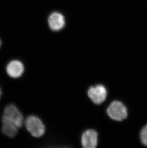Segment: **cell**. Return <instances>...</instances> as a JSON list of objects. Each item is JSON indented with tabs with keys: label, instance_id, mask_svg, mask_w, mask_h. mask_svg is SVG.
<instances>
[{
	"label": "cell",
	"instance_id": "cell-6",
	"mask_svg": "<svg viewBox=\"0 0 147 148\" xmlns=\"http://www.w3.org/2000/svg\"><path fill=\"white\" fill-rule=\"evenodd\" d=\"M98 134L94 130H88L82 134L81 144L85 148H95L97 146Z\"/></svg>",
	"mask_w": 147,
	"mask_h": 148
},
{
	"label": "cell",
	"instance_id": "cell-7",
	"mask_svg": "<svg viewBox=\"0 0 147 148\" xmlns=\"http://www.w3.org/2000/svg\"><path fill=\"white\" fill-rule=\"evenodd\" d=\"M49 26L53 31H59L65 25V19L60 13L54 12L51 14L48 18Z\"/></svg>",
	"mask_w": 147,
	"mask_h": 148
},
{
	"label": "cell",
	"instance_id": "cell-1",
	"mask_svg": "<svg viewBox=\"0 0 147 148\" xmlns=\"http://www.w3.org/2000/svg\"><path fill=\"white\" fill-rule=\"evenodd\" d=\"M2 119L12 123L18 129L21 128L24 122V116L16 106L12 103L4 108Z\"/></svg>",
	"mask_w": 147,
	"mask_h": 148
},
{
	"label": "cell",
	"instance_id": "cell-10",
	"mask_svg": "<svg viewBox=\"0 0 147 148\" xmlns=\"http://www.w3.org/2000/svg\"><path fill=\"white\" fill-rule=\"evenodd\" d=\"M1 95H2V91H1V88L0 87V98L1 97Z\"/></svg>",
	"mask_w": 147,
	"mask_h": 148
},
{
	"label": "cell",
	"instance_id": "cell-5",
	"mask_svg": "<svg viewBox=\"0 0 147 148\" xmlns=\"http://www.w3.org/2000/svg\"><path fill=\"white\" fill-rule=\"evenodd\" d=\"M6 71L7 74L10 77L12 78H18L24 73V67L21 61L14 60L10 61L8 63Z\"/></svg>",
	"mask_w": 147,
	"mask_h": 148
},
{
	"label": "cell",
	"instance_id": "cell-3",
	"mask_svg": "<svg viewBox=\"0 0 147 148\" xmlns=\"http://www.w3.org/2000/svg\"><path fill=\"white\" fill-rule=\"evenodd\" d=\"M25 126L27 130L32 136L35 138L42 137L45 132V126L42 120L36 116H29L25 120Z\"/></svg>",
	"mask_w": 147,
	"mask_h": 148
},
{
	"label": "cell",
	"instance_id": "cell-8",
	"mask_svg": "<svg viewBox=\"0 0 147 148\" xmlns=\"http://www.w3.org/2000/svg\"><path fill=\"white\" fill-rule=\"evenodd\" d=\"M2 120L1 131L3 134L7 137L13 138L18 133V128L14 125L4 119Z\"/></svg>",
	"mask_w": 147,
	"mask_h": 148
},
{
	"label": "cell",
	"instance_id": "cell-4",
	"mask_svg": "<svg viewBox=\"0 0 147 148\" xmlns=\"http://www.w3.org/2000/svg\"><path fill=\"white\" fill-rule=\"evenodd\" d=\"M88 95L90 100L96 105H100L105 100L107 90L102 84L90 87L88 91Z\"/></svg>",
	"mask_w": 147,
	"mask_h": 148
},
{
	"label": "cell",
	"instance_id": "cell-9",
	"mask_svg": "<svg viewBox=\"0 0 147 148\" xmlns=\"http://www.w3.org/2000/svg\"><path fill=\"white\" fill-rule=\"evenodd\" d=\"M140 136L142 144L147 147V124L140 131Z\"/></svg>",
	"mask_w": 147,
	"mask_h": 148
},
{
	"label": "cell",
	"instance_id": "cell-11",
	"mask_svg": "<svg viewBox=\"0 0 147 148\" xmlns=\"http://www.w3.org/2000/svg\"><path fill=\"white\" fill-rule=\"evenodd\" d=\"M1 39H0V48H1Z\"/></svg>",
	"mask_w": 147,
	"mask_h": 148
},
{
	"label": "cell",
	"instance_id": "cell-2",
	"mask_svg": "<svg viewBox=\"0 0 147 148\" xmlns=\"http://www.w3.org/2000/svg\"><path fill=\"white\" fill-rule=\"evenodd\" d=\"M108 116L113 120L121 121L128 116V109L123 103L119 101L111 102L107 110Z\"/></svg>",
	"mask_w": 147,
	"mask_h": 148
}]
</instances>
